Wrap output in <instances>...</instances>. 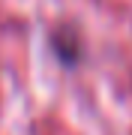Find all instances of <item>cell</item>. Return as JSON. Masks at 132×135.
<instances>
[{
	"label": "cell",
	"mask_w": 132,
	"mask_h": 135,
	"mask_svg": "<svg viewBox=\"0 0 132 135\" xmlns=\"http://www.w3.org/2000/svg\"><path fill=\"white\" fill-rule=\"evenodd\" d=\"M48 45H51V54L63 63V66H69V69H72L75 63H78V57H81L78 36H75L72 30H54L51 39H48Z\"/></svg>",
	"instance_id": "cell-1"
}]
</instances>
